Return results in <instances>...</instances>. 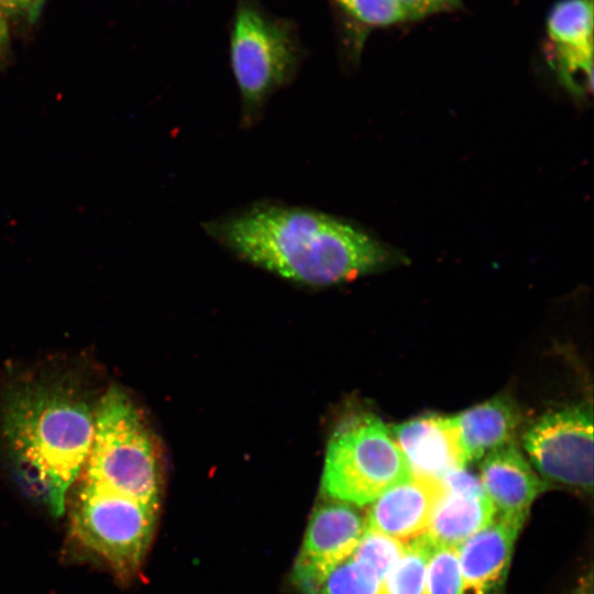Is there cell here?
<instances>
[{"mask_svg":"<svg viewBox=\"0 0 594 594\" xmlns=\"http://www.w3.org/2000/svg\"><path fill=\"white\" fill-rule=\"evenodd\" d=\"M202 227L240 258L315 287L348 282L404 260L356 226L304 207L257 202Z\"/></svg>","mask_w":594,"mask_h":594,"instance_id":"obj_1","label":"cell"},{"mask_svg":"<svg viewBox=\"0 0 594 594\" xmlns=\"http://www.w3.org/2000/svg\"><path fill=\"white\" fill-rule=\"evenodd\" d=\"M94 406L66 382L40 380L14 387L2 409V436L16 483L53 516L88 458Z\"/></svg>","mask_w":594,"mask_h":594,"instance_id":"obj_2","label":"cell"},{"mask_svg":"<svg viewBox=\"0 0 594 594\" xmlns=\"http://www.w3.org/2000/svg\"><path fill=\"white\" fill-rule=\"evenodd\" d=\"M76 482L158 507L161 474L152 437L133 402L118 387L96 404L91 448Z\"/></svg>","mask_w":594,"mask_h":594,"instance_id":"obj_3","label":"cell"},{"mask_svg":"<svg viewBox=\"0 0 594 594\" xmlns=\"http://www.w3.org/2000/svg\"><path fill=\"white\" fill-rule=\"evenodd\" d=\"M411 475L391 430L377 417L359 414L332 433L321 488L331 499L364 506Z\"/></svg>","mask_w":594,"mask_h":594,"instance_id":"obj_4","label":"cell"},{"mask_svg":"<svg viewBox=\"0 0 594 594\" xmlns=\"http://www.w3.org/2000/svg\"><path fill=\"white\" fill-rule=\"evenodd\" d=\"M76 483L69 536L122 583L133 580L152 541L157 508Z\"/></svg>","mask_w":594,"mask_h":594,"instance_id":"obj_5","label":"cell"},{"mask_svg":"<svg viewBox=\"0 0 594 594\" xmlns=\"http://www.w3.org/2000/svg\"><path fill=\"white\" fill-rule=\"evenodd\" d=\"M230 59L241 98V123L251 128L268 99L293 78L297 50L282 26L252 7H241L233 23Z\"/></svg>","mask_w":594,"mask_h":594,"instance_id":"obj_6","label":"cell"},{"mask_svg":"<svg viewBox=\"0 0 594 594\" xmlns=\"http://www.w3.org/2000/svg\"><path fill=\"white\" fill-rule=\"evenodd\" d=\"M524 448L544 482L593 488V413L586 405L550 410L524 433Z\"/></svg>","mask_w":594,"mask_h":594,"instance_id":"obj_7","label":"cell"},{"mask_svg":"<svg viewBox=\"0 0 594 594\" xmlns=\"http://www.w3.org/2000/svg\"><path fill=\"white\" fill-rule=\"evenodd\" d=\"M365 528L353 505L332 499L314 510L293 575L302 594H315L321 579L351 556Z\"/></svg>","mask_w":594,"mask_h":594,"instance_id":"obj_8","label":"cell"},{"mask_svg":"<svg viewBox=\"0 0 594 594\" xmlns=\"http://www.w3.org/2000/svg\"><path fill=\"white\" fill-rule=\"evenodd\" d=\"M552 67L565 88L578 97L593 82V0H560L547 16Z\"/></svg>","mask_w":594,"mask_h":594,"instance_id":"obj_9","label":"cell"},{"mask_svg":"<svg viewBox=\"0 0 594 594\" xmlns=\"http://www.w3.org/2000/svg\"><path fill=\"white\" fill-rule=\"evenodd\" d=\"M441 482L443 493L425 534L435 546L459 547L494 519L495 508L480 480L465 469Z\"/></svg>","mask_w":594,"mask_h":594,"instance_id":"obj_10","label":"cell"},{"mask_svg":"<svg viewBox=\"0 0 594 594\" xmlns=\"http://www.w3.org/2000/svg\"><path fill=\"white\" fill-rule=\"evenodd\" d=\"M391 432L414 475L441 480L469 464L453 417L427 415Z\"/></svg>","mask_w":594,"mask_h":594,"instance_id":"obj_11","label":"cell"},{"mask_svg":"<svg viewBox=\"0 0 594 594\" xmlns=\"http://www.w3.org/2000/svg\"><path fill=\"white\" fill-rule=\"evenodd\" d=\"M442 493L441 480L413 474L371 503L366 527L407 543L427 531Z\"/></svg>","mask_w":594,"mask_h":594,"instance_id":"obj_12","label":"cell"},{"mask_svg":"<svg viewBox=\"0 0 594 594\" xmlns=\"http://www.w3.org/2000/svg\"><path fill=\"white\" fill-rule=\"evenodd\" d=\"M524 524L495 516L458 547L463 594H499Z\"/></svg>","mask_w":594,"mask_h":594,"instance_id":"obj_13","label":"cell"},{"mask_svg":"<svg viewBox=\"0 0 594 594\" xmlns=\"http://www.w3.org/2000/svg\"><path fill=\"white\" fill-rule=\"evenodd\" d=\"M480 482L495 516L525 524L529 509L548 486L512 442L487 453L480 465Z\"/></svg>","mask_w":594,"mask_h":594,"instance_id":"obj_14","label":"cell"},{"mask_svg":"<svg viewBox=\"0 0 594 594\" xmlns=\"http://www.w3.org/2000/svg\"><path fill=\"white\" fill-rule=\"evenodd\" d=\"M468 463L514 442L520 413L507 395L474 406L453 417Z\"/></svg>","mask_w":594,"mask_h":594,"instance_id":"obj_15","label":"cell"},{"mask_svg":"<svg viewBox=\"0 0 594 594\" xmlns=\"http://www.w3.org/2000/svg\"><path fill=\"white\" fill-rule=\"evenodd\" d=\"M435 544L426 534L407 542L383 581V594H424L427 564Z\"/></svg>","mask_w":594,"mask_h":594,"instance_id":"obj_16","label":"cell"},{"mask_svg":"<svg viewBox=\"0 0 594 594\" xmlns=\"http://www.w3.org/2000/svg\"><path fill=\"white\" fill-rule=\"evenodd\" d=\"M315 594H383V579L371 565L350 556L321 579Z\"/></svg>","mask_w":594,"mask_h":594,"instance_id":"obj_17","label":"cell"},{"mask_svg":"<svg viewBox=\"0 0 594 594\" xmlns=\"http://www.w3.org/2000/svg\"><path fill=\"white\" fill-rule=\"evenodd\" d=\"M424 594H463L458 547L435 546L427 564Z\"/></svg>","mask_w":594,"mask_h":594,"instance_id":"obj_18","label":"cell"},{"mask_svg":"<svg viewBox=\"0 0 594 594\" xmlns=\"http://www.w3.org/2000/svg\"><path fill=\"white\" fill-rule=\"evenodd\" d=\"M405 542L365 528L351 556L371 565L383 579L403 556Z\"/></svg>","mask_w":594,"mask_h":594,"instance_id":"obj_19","label":"cell"},{"mask_svg":"<svg viewBox=\"0 0 594 594\" xmlns=\"http://www.w3.org/2000/svg\"><path fill=\"white\" fill-rule=\"evenodd\" d=\"M356 21L370 26H388L406 20L397 0H336Z\"/></svg>","mask_w":594,"mask_h":594,"instance_id":"obj_20","label":"cell"},{"mask_svg":"<svg viewBox=\"0 0 594 594\" xmlns=\"http://www.w3.org/2000/svg\"><path fill=\"white\" fill-rule=\"evenodd\" d=\"M406 20H419L461 7V0H397Z\"/></svg>","mask_w":594,"mask_h":594,"instance_id":"obj_21","label":"cell"},{"mask_svg":"<svg viewBox=\"0 0 594 594\" xmlns=\"http://www.w3.org/2000/svg\"><path fill=\"white\" fill-rule=\"evenodd\" d=\"M8 16H25L35 22L41 14L40 0H0Z\"/></svg>","mask_w":594,"mask_h":594,"instance_id":"obj_22","label":"cell"},{"mask_svg":"<svg viewBox=\"0 0 594 594\" xmlns=\"http://www.w3.org/2000/svg\"><path fill=\"white\" fill-rule=\"evenodd\" d=\"M8 15L0 1V62L7 59V54L10 46V32L8 25Z\"/></svg>","mask_w":594,"mask_h":594,"instance_id":"obj_23","label":"cell"},{"mask_svg":"<svg viewBox=\"0 0 594 594\" xmlns=\"http://www.w3.org/2000/svg\"><path fill=\"white\" fill-rule=\"evenodd\" d=\"M572 594H593V583L591 574L583 579Z\"/></svg>","mask_w":594,"mask_h":594,"instance_id":"obj_24","label":"cell"},{"mask_svg":"<svg viewBox=\"0 0 594 594\" xmlns=\"http://www.w3.org/2000/svg\"><path fill=\"white\" fill-rule=\"evenodd\" d=\"M45 1H46V0H40V3H41V6H42V8H43Z\"/></svg>","mask_w":594,"mask_h":594,"instance_id":"obj_25","label":"cell"}]
</instances>
